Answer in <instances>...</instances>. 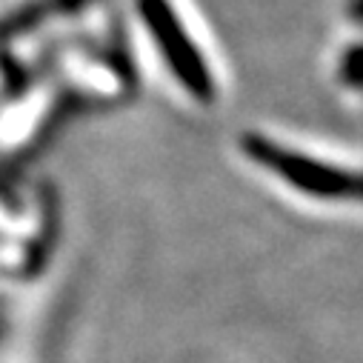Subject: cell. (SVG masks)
<instances>
[{"label": "cell", "mask_w": 363, "mask_h": 363, "mask_svg": "<svg viewBox=\"0 0 363 363\" xmlns=\"http://www.w3.org/2000/svg\"><path fill=\"white\" fill-rule=\"evenodd\" d=\"M346 80L354 86H363V49H357L354 55H352V60L346 63Z\"/></svg>", "instance_id": "3957f363"}, {"label": "cell", "mask_w": 363, "mask_h": 363, "mask_svg": "<svg viewBox=\"0 0 363 363\" xmlns=\"http://www.w3.org/2000/svg\"><path fill=\"white\" fill-rule=\"evenodd\" d=\"M249 155L266 163L269 169H275L301 192L329 198V201H363V172L329 166L323 160L303 157L289 149H278L269 140H257V138H249Z\"/></svg>", "instance_id": "6da1fadb"}, {"label": "cell", "mask_w": 363, "mask_h": 363, "mask_svg": "<svg viewBox=\"0 0 363 363\" xmlns=\"http://www.w3.org/2000/svg\"><path fill=\"white\" fill-rule=\"evenodd\" d=\"M143 9H146V21L155 26L157 40L166 49L169 60L174 63L177 74L184 77V83L192 89V92H198V95L206 98L209 89H212L209 86V74H206L198 52H192V46L186 43V35L180 32V26L172 18V12L163 6V0H143Z\"/></svg>", "instance_id": "7a4b0ae2"}, {"label": "cell", "mask_w": 363, "mask_h": 363, "mask_svg": "<svg viewBox=\"0 0 363 363\" xmlns=\"http://www.w3.org/2000/svg\"><path fill=\"white\" fill-rule=\"evenodd\" d=\"M354 18L363 21V0H357V4H354Z\"/></svg>", "instance_id": "277c9868"}]
</instances>
